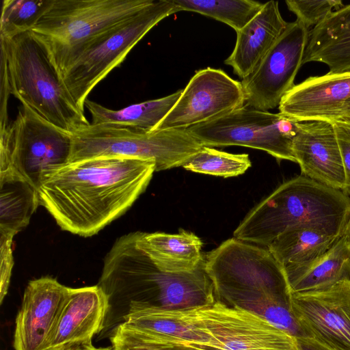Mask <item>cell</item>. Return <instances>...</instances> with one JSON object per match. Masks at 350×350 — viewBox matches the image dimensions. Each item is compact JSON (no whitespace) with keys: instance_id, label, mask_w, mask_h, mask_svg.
Returning a JSON list of instances; mask_svg holds the SVG:
<instances>
[{"instance_id":"1","label":"cell","mask_w":350,"mask_h":350,"mask_svg":"<svg viewBox=\"0 0 350 350\" xmlns=\"http://www.w3.org/2000/svg\"><path fill=\"white\" fill-rule=\"evenodd\" d=\"M154 161L100 157L68 163L38 190L40 204L60 228L90 237L124 214L145 191Z\"/></svg>"},{"instance_id":"2","label":"cell","mask_w":350,"mask_h":350,"mask_svg":"<svg viewBox=\"0 0 350 350\" xmlns=\"http://www.w3.org/2000/svg\"><path fill=\"white\" fill-rule=\"evenodd\" d=\"M302 228L342 237L350 230V198L341 190L297 176L254 207L233 236L268 247L282 234Z\"/></svg>"},{"instance_id":"3","label":"cell","mask_w":350,"mask_h":350,"mask_svg":"<svg viewBox=\"0 0 350 350\" xmlns=\"http://www.w3.org/2000/svg\"><path fill=\"white\" fill-rule=\"evenodd\" d=\"M8 68L11 94L57 127L72 134L90 122L30 31L0 38Z\"/></svg>"},{"instance_id":"4","label":"cell","mask_w":350,"mask_h":350,"mask_svg":"<svg viewBox=\"0 0 350 350\" xmlns=\"http://www.w3.org/2000/svg\"><path fill=\"white\" fill-rule=\"evenodd\" d=\"M177 12L172 0L154 1L133 17L75 48L58 73L78 107L84 111L85 103L95 86L121 64L150 29Z\"/></svg>"},{"instance_id":"5","label":"cell","mask_w":350,"mask_h":350,"mask_svg":"<svg viewBox=\"0 0 350 350\" xmlns=\"http://www.w3.org/2000/svg\"><path fill=\"white\" fill-rule=\"evenodd\" d=\"M71 135L68 163L100 157H133L154 161L157 172L182 166L203 146L187 129L146 132L90 123Z\"/></svg>"},{"instance_id":"6","label":"cell","mask_w":350,"mask_h":350,"mask_svg":"<svg viewBox=\"0 0 350 350\" xmlns=\"http://www.w3.org/2000/svg\"><path fill=\"white\" fill-rule=\"evenodd\" d=\"M153 0H53L30 31L44 49L57 72L77 46L122 23Z\"/></svg>"},{"instance_id":"7","label":"cell","mask_w":350,"mask_h":350,"mask_svg":"<svg viewBox=\"0 0 350 350\" xmlns=\"http://www.w3.org/2000/svg\"><path fill=\"white\" fill-rule=\"evenodd\" d=\"M72 135L22 105L15 120L0 131V172L18 174L38 191L69 161Z\"/></svg>"},{"instance_id":"8","label":"cell","mask_w":350,"mask_h":350,"mask_svg":"<svg viewBox=\"0 0 350 350\" xmlns=\"http://www.w3.org/2000/svg\"><path fill=\"white\" fill-rule=\"evenodd\" d=\"M297 122L247 105L187 129L203 146H241L265 151L278 161L296 162L293 139Z\"/></svg>"},{"instance_id":"9","label":"cell","mask_w":350,"mask_h":350,"mask_svg":"<svg viewBox=\"0 0 350 350\" xmlns=\"http://www.w3.org/2000/svg\"><path fill=\"white\" fill-rule=\"evenodd\" d=\"M200 327L218 350H301L297 338L262 317L215 300L195 308Z\"/></svg>"},{"instance_id":"10","label":"cell","mask_w":350,"mask_h":350,"mask_svg":"<svg viewBox=\"0 0 350 350\" xmlns=\"http://www.w3.org/2000/svg\"><path fill=\"white\" fill-rule=\"evenodd\" d=\"M309 31L297 19L288 23L253 72L242 79L246 105L263 111L279 106L282 98L295 85V77L303 65Z\"/></svg>"},{"instance_id":"11","label":"cell","mask_w":350,"mask_h":350,"mask_svg":"<svg viewBox=\"0 0 350 350\" xmlns=\"http://www.w3.org/2000/svg\"><path fill=\"white\" fill-rule=\"evenodd\" d=\"M245 103L241 82L221 69L208 67L195 73L154 131L187 129L226 115Z\"/></svg>"},{"instance_id":"12","label":"cell","mask_w":350,"mask_h":350,"mask_svg":"<svg viewBox=\"0 0 350 350\" xmlns=\"http://www.w3.org/2000/svg\"><path fill=\"white\" fill-rule=\"evenodd\" d=\"M291 306L307 338L335 350H350V280L291 293Z\"/></svg>"},{"instance_id":"13","label":"cell","mask_w":350,"mask_h":350,"mask_svg":"<svg viewBox=\"0 0 350 350\" xmlns=\"http://www.w3.org/2000/svg\"><path fill=\"white\" fill-rule=\"evenodd\" d=\"M69 287L51 277L30 281L15 320L14 350H44L55 329Z\"/></svg>"},{"instance_id":"14","label":"cell","mask_w":350,"mask_h":350,"mask_svg":"<svg viewBox=\"0 0 350 350\" xmlns=\"http://www.w3.org/2000/svg\"><path fill=\"white\" fill-rule=\"evenodd\" d=\"M292 147L301 175L344 191L345 172L333 122H297Z\"/></svg>"},{"instance_id":"15","label":"cell","mask_w":350,"mask_h":350,"mask_svg":"<svg viewBox=\"0 0 350 350\" xmlns=\"http://www.w3.org/2000/svg\"><path fill=\"white\" fill-rule=\"evenodd\" d=\"M110 304L98 284L69 288L55 329L44 350H68L92 345L103 328Z\"/></svg>"},{"instance_id":"16","label":"cell","mask_w":350,"mask_h":350,"mask_svg":"<svg viewBox=\"0 0 350 350\" xmlns=\"http://www.w3.org/2000/svg\"><path fill=\"white\" fill-rule=\"evenodd\" d=\"M120 324L139 337L157 344L208 347L211 343L210 336L196 319L195 308L171 310L150 304H134L129 308Z\"/></svg>"},{"instance_id":"17","label":"cell","mask_w":350,"mask_h":350,"mask_svg":"<svg viewBox=\"0 0 350 350\" xmlns=\"http://www.w3.org/2000/svg\"><path fill=\"white\" fill-rule=\"evenodd\" d=\"M350 100V71L310 77L282 98L280 113L297 121L340 119L345 103Z\"/></svg>"},{"instance_id":"18","label":"cell","mask_w":350,"mask_h":350,"mask_svg":"<svg viewBox=\"0 0 350 350\" xmlns=\"http://www.w3.org/2000/svg\"><path fill=\"white\" fill-rule=\"evenodd\" d=\"M278 1L264 3L261 10L240 31L233 51L224 63L242 79L253 72L258 64L286 29Z\"/></svg>"},{"instance_id":"19","label":"cell","mask_w":350,"mask_h":350,"mask_svg":"<svg viewBox=\"0 0 350 350\" xmlns=\"http://www.w3.org/2000/svg\"><path fill=\"white\" fill-rule=\"evenodd\" d=\"M321 62L330 73L350 71V4L334 10L309 31L303 64Z\"/></svg>"},{"instance_id":"20","label":"cell","mask_w":350,"mask_h":350,"mask_svg":"<svg viewBox=\"0 0 350 350\" xmlns=\"http://www.w3.org/2000/svg\"><path fill=\"white\" fill-rule=\"evenodd\" d=\"M284 270L291 293L321 291L350 280V230L314 260Z\"/></svg>"},{"instance_id":"21","label":"cell","mask_w":350,"mask_h":350,"mask_svg":"<svg viewBox=\"0 0 350 350\" xmlns=\"http://www.w3.org/2000/svg\"><path fill=\"white\" fill-rule=\"evenodd\" d=\"M152 280L158 306L171 310L187 309L213 303V283L205 269V260L192 272L171 273L155 265Z\"/></svg>"},{"instance_id":"22","label":"cell","mask_w":350,"mask_h":350,"mask_svg":"<svg viewBox=\"0 0 350 350\" xmlns=\"http://www.w3.org/2000/svg\"><path fill=\"white\" fill-rule=\"evenodd\" d=\"M137 233L140 245L163 271L192 272L204 258L201 253L202 242L193 232L180 230L176 234Z\"/></svg>"},{"instance_id":"23","label":"cell","mask_w":350,"mask_h":350,"mask_svg":"<svg viewBox=\"0 0 350 350\" xmlns=\"http://www.w3.org/2000/svg\"><path fill=\"white\" fill-rule=\"evenodd\" d=\"M217 296L262 317L293 337L307 338L291 306V297L269 288L239 289L225 288Z\"/></svg>"},{"instance_id":"24","label":"cell","mask_w":350,"mask_h":350,"mask_svg":"<svg viewBox=\"0 0 350 350\" xmlns=\"http://www.w3.org/2000/svg\"><path fill=\"white\" fill-rule=\"evenodd\" d=\"M183 90L165 97L131 105L113 110L87 99L85 103L90 111L92 124H107L142 131H154L157 126L174 106Z\"/></svg>"},{"instance_id":"25","label":"cell","mask_w":350,"mask_h":350,"mask_svg":"<svg viewBox=\"0 0 350 350\" xmlns=\"http://www.w3.org/2000/svg\"><path fill=\"white\" fill-rule=\"evenodd\" d=\"M0 232L15 235L40 204L38 191L15 172H0Z\"/></svg>"},{"instance_id":"26","label":"cell","mask_w":350,"mask_h":350,"mask_svg":"<svg viewBox=\"0 0 350 350\" xmlns=\"http://www.w3.org/2000/svg\"><path fill=\"white\" fill-rule=\"evenodd\" d=\"M340 237L312 229H295L280 235L267 248L284 268L314 260L330 248Z\"/></svg>"},{"instance_id":"27","label":"cell","mask_w":350,"mask_h":350,"mask_svg":"<svg viewBox=\"0 0 350 350\" xmlns=\"http://www.w3.org/2000/svg\"><path fill=\"white\" fill-rule=\"evenodd\" d=\"M179 11L199 13L222 22L236 32L243 28L262 8L252 0H172Z\"/></svg>"},{"instance_id":"28","label":"cell","mask_w":350,"mask_h":350,"mask_svg":"<svg viewBox=\"0 0 350 350\" xmlns=\"http://www.w3.org/2000/svg\"><path fill=\"white\" fill-rule=\"evenodd\" d=\"M251 165L247 154H232L202 146L182 167L196 173L228 178L243 174Z\"/></svg>"},{"instance_id":"29","label":"cell","mask_w":350,"mask_h":350,"mask_svg":"<svg viewBox=\"0 0 350 350\" xmlns=\"http://www.w3.org/2000/svg\"><path fill=\"white\" fill-rule=\"evenodd\" d=\"M52 3L53 0H3L0 38L11 39L30 31Z\"/></svg>"},{"instance_id":"30","label":"cell","mask_w":350,"mask_h":350,"mask_svg":"<svg viewBox=\"0 0 350 350\" xmlns=\"http://www.w3.org/2000/svg\"><path fill=\"white\" fill-rule=\"evenodd\" d=\"M285 2L297 19L308 29L319 25L334 10L344 6L341 0H287Z\"/></svg>"},{"instance_id":"31","label":"cell","mask_w":350,"mask_h":350,"mask_svg":"<svg viewBox=\"0 0 350 350\" xmlns=\"http://www.w3.org/2000/svg\"><path fill=\"white\" fill-rule=\"evenodd\" d=\"M113 350H218L195 345L167 346L147 341L122 324L113 330L110 338Z\"/></svg>"},{"instance_id":"32","label":"cell","mask_w":350,"mask_h":350,"mask_svg":"<svg viewBox=\"0 0 350 350\" xmlns=\"http://www.w3.org/2000/svg\"><path fill=\"white\" fill-rule=\"evenodd\" d=\"M13 234L0 232L1 273H0V304L7 295L14 265L12 256Z\"/></svg>"},{"instance_id":"33","label":"cell","mask_w":350,"mask_h":350,"mask_svg":"<svg viewBox=\"0 0 350 350\" xmlns=\"http://www.w3.org/2000/svg\"><path fill=\"white\" fill-rule=\"evenodd\" d=\"M340 149L346 178L344 192L350 198V120L340 118L333 122Z\"/></svg>"},{"instance_id":"34","label":"cell","mask_w":350,"mask_h":350,"mask_svg":"<svg viewBox=\"0 0 350 350\" xmlns=\"http://www.w3.org/2000/svg\"><path fill=\"white\" fill-rule=\"evenodd\" d=\"M11 94L8 72L5 58L1 53V107L0 131L8 128L10 122L8 119V103Z\"/></svg>"},{"instance_id":"35","label":"cell","mask_w":350,"mask_h":350,"mask_svg":"<svg viewBox=\"0 0 350 350\" xmlns=\"http://www.w3.org/2000/svg\"><path fill=\"white\" fill-rule=\"evenodd\" d=\"M297 340L301 350H335L310 338Z\"/></svg>"},{"instance_id":"36","label":"cell","mask_w":350,"mask_h":350,"mask_svg":"<svg viewBox=\"0 0 350 350\" xmlns=\"http://www.w3.org/2000/svg\"><path fill=\"white\" fill-rule=\"evenodd\" d=\"M68 350H113L112 347H101V348H97L94 347L92 344V345H82L77 347H75Z\"/></svg>"},{"instance_id":"37","label":"cell","mask_w":350,"mask_h":350,"mask_svg":"<svg viewBox=\"0 0 350 350\" xmlns=\"http://www.w3.org/2000/svg\"><path fill=\"white\" fill-rule=\"evenodd\" d=\"M340 118H346L350 120V100L345 103L342 109V115Z\"/></svg>"}]
</instances>
